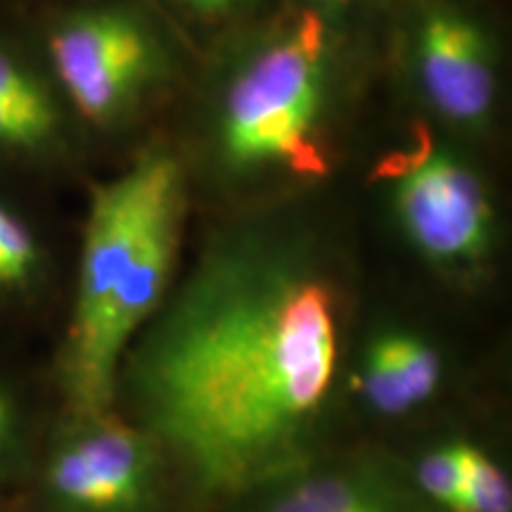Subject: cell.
Wrapping results in <instances>:
<instances>
[{
	"instance_id": "1",
	"label": "cell",
	"mask_w": 512,
	"mask_h": 512,
	"mask_svg": "<svg viewBox=\"0 0 512 512\" xmlns=\"http://www.w3.org/2000/svg\"><path fill=\"white\" fill-rule=\"evenodd\" d=\"M337 366L332 292L283 247H223L190 280L133 363L147 425L204 489L287 470Z\"/></svg>"
},
{
	"instance_id": "2",
	"label": "cell",
	"mask_w": 512,
	"mask_h": 512,
	"mask_svg": "<svg viewBox=\"0 0 512 512\" xmlns=\"http://www.w3.org/2000/svg\"><path fill=\"white\" fill-rule=\"evenodd\" d=\"M181 216V166L164 152H145L95 190L64 368L69 403L83 420L105 418L124 347L162 302Z\"/></svg>"
},
{
	"instance_id": "3",
	"label": "cell",
	"mask_w": 512,
	"mask_h": 512,
	"mask_svg": "<svg viewBox=\"0 0 512 512\" xmlns=\"http://www.w3.org/2000/svg\"><path fill=\"white\" fill-rule=\"evenodd\" d=\"M323 55V22L306 12L242 69L223 110V147L235 164H278L302 176L328 171L318 140Z\"/></svg>"
},
{
	"instance_id": "4",
	"label": "cell",
	"mask_w": 512,
	"mask_h": 512,
	"mask_svg": "<svg viewBox=\"0 0 512 512\" xmlns=\"http://www.w3.org/2000/svg\"><path fill=\"white\" fill-rule=\"evenodd\" d=\"M377 176L396 183V207L415 245L441 261H467L489 240V202L467 166L444 155L425 128L411 150L384 157Z\"/></svg>"
},
{
	"instance_id": "5",
	"label": "cell",
	"mask_w": 512,
	"mask_h": 512,
	"mask_svg": "<svg viewBox=\"0 0 512 512\" xmlns=\"http://www.w3.org/2000/svg\"><path fill=\"white\" fill-rule=\"evenodd\" d=\"M55 72L83 117L110 119L150 74L152 46L133 19L91 12L69 19L50 41Z\"/></svg>"
},
{
	"instance_id": "6",
	"label": "cell",
	"mask_w": 512,
	"mask_h": 512,
	"mask_svg": "<svg viewBox=\"0 0 512 512\" xmlns=\"http://www.w3.org/2000/svg\"><path fill=\"white\" fill-rule=\"evenodd\" d=\"M88 430L57 453L50 486L72 512H124L143 501L152 460L145 439L112 420H91Z\"/></svg>"
},
{
	"instance_id": "7",
	"label": "cell",
	"mask_w": 512,
	"mask_h": 512,
	"mask_svg": "<svg viewBox=\"0 0 512 512\" xmlns=\"http://www.w3.org/2000/svg\"><path fill=\"white\" fill-rule=\"evenodd\" d=\"M420 76L434 107L472 124L494 102V67L479 29L456 12H437L425 22L418 46Z\"/></svg>"
},
{
	"instance_id": "8",
	"label": "cell",
	"mask_w": 512,
	"mask_h": 512,
	"mask_svg": "<svg viewBox=\"0 0 512 512\" xmlns=\"http://www.w3.org/2000/svg\"><path fill=\"white\" fill-rule=\"evenodd\" d=\"M439 375V356L425 342L408 335H389L370 347L361 384L377 411L392 415L430 399Z\"/></svg>"
},
{
	"instance_id": "9",
	"label": "cell",
	"mask_w": 512,
	"mask_h": 512,
	"mask_svg": "<svg viewBox=\"0 0 512 512\" xmlns=\"http://www.w3.org/2000/svg\"><path fill=\"white\" fill-rule=\"evenodd\" d=\"M55 128V110L43 88L0 53V145H38Z\"/></svg>"
},
{
	"instance_id": "10",
	"label": "cell",
	"mask_w": 512,
	"mask_h": 512,
	"mask_svg": "<svg viewBox=\"0 0 512 512\" xmlns=\"http://www.w3.org/2000/svg\"><path fill=\"white\" fill-rule=\"evenodd\" d=\"M268 512H387L361 486L339 477H320L299 484Z\"/></svg>"
},
{
	"instance_id": "11",
	"label": "cell",
	"mask_w": 512,
	"mask_h": 512,
	"mask_svg": "<svg viewBox=\"0 0 512 512\" xmlns=\"http://www.w3.org/2000/svg\"><path fill=\"white\" fill-rule=\"evenodd\" d=\"M508 479L484 453L467 446L463 491L453 512H510Z\"/></svg>"
},
{
	"instance_id": "12",
	"label": "cell",
	"mask_w": 512,
	"mask_h": 512,
	"mask_svg": "<svg viewBox=\"0 0 512 512\" xmlns=\"http://www.w3.org/2000/svg\"><path fill=\"white\" fill-rule=\"evenodd\" d=\"M465 456L467 446L441 448V451H434L422 460L418 470L422 489H425L434 501L448 505L451 510H456L460 491H463Z\"/></svg>"
},
{
	"instance_id": "13",
	"label": "cell",
	"mask_w": 512,
	"mask_h": 512,
	"mask_svg": "<svg viewBox=\"0 0 512 512\" xmlns=\"http://www.w3.org/2000/svg\"><path fill=\"white\" fill-rule=\"evenodd\" d=\"M36 266V245L29 230L0 207V287L19 285Z\"/></svg>"
},
{
	"instance_id": "14",
	"label": "cell",
	"mask_w": 512,
	"mask_h": 512,
	"mask_svg": "<svg viewBox=\"0 0 512 512\" xmlns=\"http://www.w3.org/2000/svg\"><path fill=\"white\" fill-rule=\"evenodd\" d=\"M185 3L192 5L195 10L207 12V15H221V12L238 8L242 0H185Z\"/></svg>"
},
{
	"instance_id": "15",
	"label": "cell",
	"mask_w": 512,
	"mask_h": 512,
	"mask_svg": "<svg viewBox=\"0 0 512 512\" xmlns=\"http://www.w3.org/2000/svg\"><path fill=\"white\" fill-rule=\"evenodd\" d=\"M8 420H10V408H8V399H5V396L0 394V437H3L5 427H8Z\"/></svg>"
},
{
	"instance_id": "16",
	"label": "cell",
	"mask_w": 512,
	"mask_h": 512,
	"mask_svg": "<svg viewBox=\"0 0 512 512\" xmlns=\"http://www.w3.org/2000/svg\"><path fill=\"white\" fill-rule=\"evenodd\" d=\"M332 3H344V0H332Z\"/></svg>"
}]
</instances>
